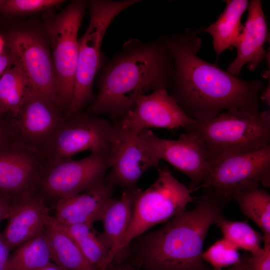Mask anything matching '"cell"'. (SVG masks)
<instances>
[{"instance_id":"cell-1","label":"cell","mask_w":270,"mask_h":270,"mask_svg":"<svg viewBox=\"0 0 270 270\" xmlns=\"http://www.w3.org/2000/svg\"><path fill=\"white\" fill-rule=\"evenodd\" d=\"M173 70L171 94L190 118L204 121L232 108L258 110V80L246 81L200 58L201 40L186 31L166 37Z\"/></svg>"},{"instance_id":"cell-2","label":"cell","mask_w":270,"mask_h":270,"mask_svg":"<svg viewBox=\"0 0 270 270\" xmlns=\"http://www.w3.org/2000/svg\"><path fill=\"white\" fill-rule=\"evenodd\" d=\"M172 70L166 37L146 42L129 39L102 68L98 92L86 112L118 120L134 108L140 96L159 89L168 90Z\"/></svg>"},{"instance_id":"cell-3","label":"cell","mask_w":270,"mask_h":270,"mask_svg":"<svg viewBox=\"0 0 270 270\" xmlns=\"http://www.w3.org/2000/svg\"><path fill=\"white\" fill-rule=\"evenodd\" d=\"M230 200L220 190L204 189L192 210L140 239L136 248L142 266L146 270H208L202 258L204 239Z\"/></svg>"},{"instance_id":"cell-4","label":"cell","mask_w":270,"mask_h":270,"mask_svg":"<svg viewBox=\"0 0 270 270\" xmlns=\"http://www.w3.org/2000/svg\"><path fill=\"white\" fill-rule=\"evenodd\" d=\"M186 130L202 140L212 162L270 146V113L232 108L206 120H196Z\"/></svg>"},{"instance_id":"cell-5","label":"cell","mask_w":270,"mask_h":270,"mask_svg":"<svg viewBox=\"0 0 270 270\" xmlns=\"http://www.w3.org/2000/svg\"><path fill=\"white\" fill-rule=\"evenodd\" d=\"M193 190L176 179L167 168L158 170L156 180L136 196L128 226L122 241L106 260V270L131 241L152 226L168 221L185 210L194 200Z\"/></svg>"},{"instance_id":"cell-6","label":"cell","mask_w":270,"mask_h":270,"mask_svg":"<svg viewBox=\"0 0 270 270\" xmlns=\"http://www.w3.org/2000/svg\"><path fill=\"white\" fill-rule=\"evenodd\" d=\"M140 0H92L88 2V26L78 40V56L72 102L64 118L82 112L94 96V78L102 64V44L105 34L114 18Z\"/></svg>"},{"instance_id":"cell-7","label":"cell","mask_w":270,"mask_h":270,"mask_svg":"<svg viewBox=\"0 0 270 270\" xmlns=\"http://www.w3.org/2000/svg\"><path fill=\"white\" fill-rule=\"evenodd\" d=\"M88 2L74 0L60 12L47 11L43 28L50 47L58 90V106L66 116L72 100L78 56V33Z\"/></svg>"},{"instance_id":"cell-8","label":"cell","mask_w":270,"mask_h":270,"mask_svg":"<svg viewBox=\"0 0 270 270\" xmlns=\"http://www.w3.org/2000/svg\"><path fill=\"white\" fill-rule=\"evenodd\" d=\"M6 45L14 63L20 66L36 93L60 110L50 47L43 26L16 27L8 34Z\"/></svg>"},{"instance_id":"cell-9","label":"cell","mask_w":270,"mask_h":270,"mask_svg":"<svg viewBox=\"0 0 270 270\" xmlns=\"http://www.w3.org/2000/svg\"><path fill=\"white\" fill-rule=\"evenodd\" d=\"M110 152H91L84 158L47 159L36 193L57 200L86 191L102 182L110 168Z\"/></svg>"},{"instance_id":"cell-10","label":"cell","mask_w":270,"mask_h":270,"mask_svg":"<svg viewBox=\"0 0 270 270\" xmlns=\"http://www.w3.org/2000/svg\"><path fill=\"white\" fill-rule=\"evenodd\" d=\"M114 136L109 120L80 112L64 119L43 154L52 159L71 158L86 150L110 152Z\"/></svg>"},{"instance_id":"cell-11","label":"cell","mask_w":270,"mask_h":270,"mask_svg":"<svg viewBox=\"0 0 270 270\" xmlns=\"http://www.w3.org/2000/svg\"><path fill=\"white\" fill-rule=\"evenodd\" d=\"M260 184L264 187L270 186V146L212 162L208 177L196 189L215 188L229 197L234 192Z\"/></svg>"},{"instance_id":"cell-12","label":"cell","mask_w":270,"mask_h":270,"mask_svg":"<svg viewBox=\"0 0 270 270\" xmlns=\"http://www.w3.org/2000/svg\"><path fill=\"white\" fill-rule=\"evenodd\" d=\"M139 134L160 160L167 162L190 178L193 190L208 177L212 162L206 146L194 131L186 130L176 140L160 138L149 129Z\"/></svg>"},{"instance_id":"cell-13","label":"cell","mask_w":270,"mask_h":270,"mask_svg":"<svg viewBox=\"0 0 270 270\" xmlns=\"http://www.w3.org/2000/svg\"><path fill=\"white\" fill-rule=\"evenodd\" d=\"M178 105L166 89L154 90L140 96L134 108L112 124L116 132L138 136L149 128H188L195 122Z\"/></svg>"},{"instance_id":"cell-14","label":"cell","mask_w":270,"mask_h":270,"mask_svg":"<svg viewBox=\"0 0 270 270\" xmlns=\"http://www.w3.org/2000/svg\"><path fill=\"white\" fill-rule=\"evenodd\" d=\"M44 154L14 141L0 149V192L12 202L34 194Z\"/></svg>"},{"instance_id":"cell-15","label":"cell","mask_w":270,"mask_h":270,"mask_svg":"<svg viewBox=\"0 0 270 270\" xmlns=\"http://www.w3.org/2000/svg\"><path fill=\"white\" fill-rule=\"evenodd\" d=\"M160 161L140 134L130 136L115 131L110 152V170L104 179L124 190L135 188L142 176L156 168Z\"/></svg>"},{"instance_id":"cell-16","label":"cell","mask_w":270,"mask_h":270,"mask_svg":"<svg viewBox=\"0 0 270 270\" xmlns=\"http://www.w3.org/2000/svg\"><path fill=\"white\" fill-rule=\"evenodd\" d=\"M6 118L15 141L43 152L64 120L60 111L36 92L14 114Z\"/></svg>"},{"instance_id":"cell-17","label":"cell","mask_w":270,"mask_h":270,"mask_svg":"<svg viewBox=\"0 0 270 270\" xmlns=\"http://www.w3.org/2000/svg\"><path fill=\"white\" fill-rule=\"evenodd\" d=\"M114 188L104 179L86 191L58 199L54 217L63 225L102 221Z\"/></svg>"},{"instance_id":"cell-18","label":"cell","mask_w":270,"mask_h":270,"mask_svg":"<svg viewBox=\"0 0 270 270\" xmlns=\"http://www.w3.org/2000/svg\"><path fill=\"white\" fill-rule=\"evenodd\" d=\"M248 10L246 20L234 46L237 50L236 57L226 70L234 76L245 64L250 70H254L266 54L264 46L268 34L261 1L251 0Z\"/></svg>"},{"instance_id":"cell-19","label":"cell","mask_w":270,"mask_h":270,"mask_svg":"<svg viewBox=\"0 0 270 270\" xmlns=\"http://www.w3.org/2000/svg\"><path fill=\"white\" fill-rule=\"evenodd\" d=\"M49 216L44 198L36 192L12 201L2 233L10 251L42 232Z\"/></svg>"},{"instance_id":"cell-20","label":"cell","mask_w":270,"mask_h":270,"mask_svg":"<svg viewBox=\"0 0 270 270\" xmlns=\"http://www.w3.org/2000/svg\"><path fill=\"white\" fill-rule=\"evenodd\" d=\"M52 262L65 270H98L84 256L74 240L54 216L44 228Z\"/></svg>"},{"instance_id":"cell-21","label":"cell","mask_w":270,"mask_h":270,"mask_svg":"<svg viewBox=\"0 0 270 270\" xmlns=\"http://www.w3.org/2000/svg\"><path fill=\"white\" fill-rule=\"evenodd\" d=\"M140 190L138 187L125 189L120 199L112 198L108 204L102 220L104 230L101 234L110 250L106 261L126 234L132 218L136 196Z\"/></svg>"},{"instance_id":"cell-22","label":"cell","mask_w":270,"mask_h":270,"mask_svg":"<svg viewBox=\"0 0 270 270\" xmlns=\"http://www.w3.org/2000/svg\"><path fill=\"white\" fill-rule=\"evenodd\" d=\"M226 2V8L218 20L202 30L212 36L214 48L218 56L234 46L242 29V16L249 4L246 0H228Z\"/></svg>"},{"instance_id":"cell-23","label":"cell","mask_w":270,"mask_h":270,"mask_svg":"<svg viewBox=\"0 0 270 270\" xmlns=\"http://www.w3.org/2000/svg\"><path fill=\"white\" fill-rule=\"evenodd\" d=\"M35 92L20 66L14 63L0 78V116L14 114Z\"/></svg>"},{"instance_id":"cell-24","label":"cell","mask_w":270,"mask_h":270,"mask_svg":"<svg viewBox=\"0 0 270 270\" xmlns=\"http://www.w3.org/2000/svg\"><path fill=\"white\" fill-rule=\"evenodd\" d=\"M242 212L261 230L264 241L270 242V195L255 184L232 194Z\"/></svg>"},{"instance_id":"cell-25","label":"cell","mask_w":270,"mask_h":270,"mask_svg":"<svg viewBox=\"0 0 270 270\" xmlns=\"http://www.w3.org/2000/svg\"><path fill=\"white\" fill-rule=\"evenodd\" d=\"M52 262L44 230L20 244L10 254V270H40Z\"/></svg>"},{"instance_id":"cell-26","label":"cell","mask_w":270,"mask_h":270,"mask_svg":"<svg viewBox=\"0 0 270 270\" xmlns=\"http://www.w3.org/2000/svg\"><path fill=\"white\" fill-rule=\"evenodd\" d=\"M62 225L87 260L98 270H102L110 250L101 234L93 228L92 224Z\"/></svg>"},{"instance_id":"cell-27","label":"cell","mask_w":270,"mask_h":270,"mask_svg":"<svg viewBox=\"0 0 270 270\" xmlns=\"http://www.w3.org/2000/svg\"><path fill=\"white\" fill-rule=\"evenodd\" d=\"M214 224L221 230L223 238L238 249L244 250L252 254L261 248L263 236L246 222L230 220L220 214Z\"/></svg>"},{"instance_id":"cell-28","label":"cell","mask_w":270,"mask_h":270,"mask_svg":"<svg viewBox=\"0 0 270 270\" xmlns=\"http://www.w3.org/2000/svg\"><path fill=\"white\" fill-rule=\"evenodd\" d=\"M202 258L214 270L237 266L242 262L238 248L224 238L203 252Z\"/></svg>"},{"instance_id":"cell-29","label":"cell","mask_w":270,"mask_h":270,"mask_svg":"<svg viewBox=\"0 0 270 270\" xmlns=\"http://www.w3.org/2000/svg\"><path fill=\"white\" fill-rule=\"evenodd\" d=\"M65 1L62 0H0V12L23 15L52 10Z\"/></svg>"},{"instance_id":"cell-30","label":"cell","mask_w":270,"mask_h":270,"mask_svg":"<svg viewBox=\"0 0 270 270\" xmlns=\"http://www.w3.org/2000/svg\"><path fill=\"white\" fill-rule=\"evenodd\" d=\"M248 270H270V242L264 241V246L251 254L245 262Z\"/></svg>"},{"instance_id":"cell-31","label":"cell","mask_w":270,"mask_h":270,"mask_svg":"<svg viewBox=\"0 0 270 270\" xmlns=\"http://www.w3.org/2000/svg\"><path fill=\"white\" fill-rule=\"evenodd\" d=\"M14 141V132L6 118L0 116V149Z\"/></svg>"},{"instance_id":"cell-32","label":"cell","mask_w":270,"mask_h":270,"mask_svg":"<svg viewBox=\"0 0 270 270\" xmlns=\"http://www.w3.org/2000/svg\"><path fill=\"white\" fill-rule=\"evenodd\" d=\"M10 250L0 232V270H10Z\"/></svg>"},{"instance_id":"cell-33","label":"cell","mask_w":270,"mask_h":270,"mask_svg":"<svg viewBox=\"0 0 270 270\" xmlns=\"http://www.w3.org/2000/svg\"><path fill=\"white\" fill-rule=\"evenodd\" d=\"M14 64V60L10 50L6 46L0 54V78L4 72Z\"/></svg>"},{"instance_id":"cell-34","label":"cell","mask_w":270,"mask_h":270,"mask_svg":"<svg viewBox=\"0 0 270 270\" xmlns=\"http://www.w3.org/2000/svg\"><path fill=\"white\" fill-rule=\"evenodd\" d=\"M11 200L0 192V223L5 219H8L11 208Z\"/></svg>"},{"instance_id":"cell-35","label":"cell","mask_w":270,"mask_h":270,"mask_svg":"<svg viewBox=\"0 0 270 270\" xmlns=\"http://www.w3.org/2000/svg\"><path fill=\"white\" fill-rule=\"evenodd\" d=\"M212 270H214L212 269ZM248 270V269L246 267L245 262H242L240 264L237 266H230L224 270Z\"/></svg>"},{"instance_id":"cell-36","label":"cell","mask_w":270,"mask_h":270,"mask_svg":"<svg viewBox=\"0 0 270 270\" xmlns=\"http://www.w3.org/2000/svg\"><path fill=\"white\" fill-rule=\"evenodd\" d=\"M40 270H65L56 264H54L53 262H51L47 266H45Z\"/></svg>"},{"instance_id":"cell-37","label":"cell","mask_w":270,"mask_h":270,"mask_svg":"<svg viewBox=\"0 0 270 270\" xmlns=\"http://www.w3.org/2000/svg\"><path fill=\"white\" fill-rule=\"evenodd\" d=\"M4 44L3 39L0 36V54L2 52L4 48Z\"/></svg>"},{"instance_id":"cell-38","label":"cell","mask_w":270,"mask_h":270,"mask_svg":"<svg viewBox=\"0 0 270 270\" xmlns=\"http://www.w3.org/2000/svg\"><path fill=\"white\" fill-rule=\"evenodd\" d=\"M116 270H134L132 268H120Z\"/></svg>"}]
</instances>
